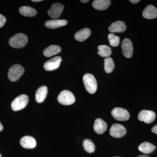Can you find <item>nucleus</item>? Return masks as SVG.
<instances>
[{"label": "nucleus", "instance_id": "6ab92c4d", "mask_svg": "<svg viewBox=\"0 0 157 157\" xmlns=\"http://www.w3.org/2000/svg\"><path fill=\"white\" fill-rule=\"evenodd\" d=\"M90 35V30L88 28H84L77 32L75 34L74 37L77 41L79 42H83L87 39Z\"/></svg>", "mask_w": 157, "mask_h": 157}, {"label": "nucleus", "instance_id": "7ed1b4c3", "mask_svg": "<svg viewBox=\"0 0 157 157\" xmlns=\"http://www.w3.org/2000/svg\"><path fill=\"white\" fill-rule=\"evenodd\" d=\"M28 96L25 94L21 95L14 99L11 104V107L14 111L21 110L28 104Z\"/></svg>", "mask_w": 157, "mask_h": 157}, {"label": "nucleus", "instance_id": "c85d7f7f", "mask_svg": "<svg viewBox=\"0 0 157 157\" xmlns=\"http://www.w3.org/2000/svg\"><path fill=\"white\" fill-rule=\"evenodd\" d=\"M130 2L133 4H137V3L139 2H140L139 0H130Z\"/></svg>", "mask_w": 157, "mask_h": 157}, {"label": "nucleus", "instance_id": "423d86ee", "mask_svg": "<svg viewBox=\"0 0 157 157\" xmlns=\"http://www.w3.org/2000/svg\"><path fill=\"white\" fill-rule=\"evenodd\" d=\"M111 115L115 119L119 121H126L130 118L128 111L121 107H116L111 111Z\"/></svg>", "mask_w": 157, "mask_h": 157}, {"label": "nucleus", "instance_id": "2f4dec72", "mask_svg": "<svg viewBox=\"0 0 157 157\" xmlns=\"http://www.w3.org/2000/svg\"><path fill=\"white\" fill-rule=\"evenodd\" d=\"M137 157H149L148 156L146 155H140L138 156Z\"/></svg>", "mask_w": 157, "mask_h": 157}, {"label": "nucleus", "instance_id": "9b49d317", "mask_svg": "<svg viewBox=\"0 0 157 157\" xmlns=\"http://www.w3.org/2000/svg\"><path fill=\"white\" fill-rule=\"evenodd\" d=\"M121 48L124 56L127 58H130L133 55V46L132 41L126 38L124 39L121 44Z\"/></svg>", "mask_w": 157, "mask_h": 157}, {"label": "nucleus", "instance_id": "f8f14e48", "mask_svg": "<svg viewBox=\"0 0 157 157\" xmlns=\"http://www.w3.org/2000/svg\"><path fill=\"white\" fill-rule=\"evenodd\" d=\"M20 143L22 147L27 149L33 148L36 145V142L35 138L30 136L22 137L20 140Z\"/></svg>", "mask_w": 157, "mask_h": 157}, {"label": "nucleus", "instance_id": "cd10ccee", "mask_svg": "<svg viewBox=\"0 0 157 157\" xmlns=\"http://www.w3.org/2000/svg\"><path fill=\"white\" fill-rule=\"evenodd\" d=\"M152 132L157 135V124L154 126L151 129Z\"/></svg>", "mask_w": 157, "mask_h": 157}, {"label": "nucleus", "instance_id": "6e6552de", "mask_svg": "<svg viewBox=\"0 0 157 157\" xmlns=\"http://www.w3.org/2000/svg\"><path fill=\"white\" fill-rule=\"evenodd\" d=\"M155 113L151 110H142L139 113L138 118L139 121H144L146 124H151L155 119Z\"/></svg>", "mask_w": 157, "mask_h": 157}, {"label": "nucleus", "instance_id": "473e14b6", "mask_svg": "<svg viewBox=\"0 0 157 157\" xmlns=\"http://www.w3.org/2000/svg\"><path fill=\"white\" fill-rule=\"evenodd\" d=\"M32 2H42V0H32Z\"/></svg>", "mask_w": 157, "mask_h": 157}, {"label": "nucleus", "instance_id": "f257e3e1", "mask_svg": "<svg viewBox=\"0 0 157 157\" xmlns=\"http://www.w3.org/2000/svg\"><path fill=\"white\" fill-rule=\"evenodd\" d=\"M28 42V37L23 33L16 34L9 39V44L11 47L16 48H22Z\"/></svg>", "mask_w": 157, "mask_h": 157}, {"label": "nucleus", "instance_id": "5701e85b", "mask_svg": "<svg viewBox=\"0 0 157 157\" xmlns=\"http://www.w3.org/2000/svg\"><path fill=\"white\" fill-rule=\"evenodd\" d=\"M98 54L100 56L103 57H109L111 54V48L106 45H99L98 47Z\"/></svg>", "mask_w": 157, "mask_h": 157}, {"label": "nucleus", "instance_id": "f704fd0d", "mask_svg": "<svg viewBox=\"0 0 157 157\" xmlns=\"http://www.w3.org/2000/svg\"></svg>", "mask_w": 157, "mask_h": 157}, {"label": "nucleus", "instance_id": "2eb2a0df", "mask_svg": "<svg viewBox=\"0 0 157 157\" xmlns=\"http://www.w3.org/2000/svg\"><path fill=\"white\" fill-rule=\"evenodd\" d=\"M126 26L122 21H117L113 23L109 26L108 30L111 33H120L124 32Z\"/></svg>", "mask_w": 157, "mask_h": 157}, {"label": "nucleus", "instance_id": "7c9ffc66", "mask_svg": "<svg viewBox=\"0 0 157 157\" xmlns=\"http://www.w3.org/2000/svg\"><path fill=\"white\" fill-rule=\"evenodd\" d=\"M80 2L82 3H86L89 2V0H81V1H80Z\"/></svg>", "mask_w": 157, "mask_h": 157}, {"label": "nucleus", "instance_id": "a878e982", "mask_svg": "<svg viewBox=\"0 0 157 157\" xmlns=\"http://www.w3.org/2000/svg\"><path fill=\"white\" fill-rule=\"evenodd\" d=\"M108 39L109 44L112 47H117L120 43V38L113 33H110L108 35Z\"/></svg>", "mask_w": 157, "mask_h": 157}, {"label": "nucleus", "instance_id": "4be33fe9", "mask_svg": "<svg viewBox=\"0 0 157 157\" xmlns=\"http://www.w3.org/2000/svg\"><path fill=\"white\" fill-rule=\"evenodd\" d=\"M155 148L154 145L146 141L141 143L138 147L139 150L144 154L151 153L155 150Z\"/></svg>", "mask_w": 157, "mask_h": 157}, {"label": "nucleus", "instance_id": "aec40b11", "mask_svg": "<svg viewBox=\"0 0 157 157\" xmlns=\"http://www.w3.org/2000/svg\"><path fill=\"white\" fill-rule=\"evenodd\" d=\"M61 48L60 46L56 45H52L45 48L43 51V54L46 57L56 55L61 52Z\"/></svg>", "mask_w": 157, "mask_h": 157}, {"label": "nucleus", "instance_id": "0eeeda50", "mask_svg": "<svg viewBox=\"0 0 157 157\" xmlns=\"http://www.w3.org/2000/svg\"><path fill=\"white\" fill-rule=\"evenodd\" d=\"M127 133L126 128L119 124H113L109 130V134L112 137L115 138H120L124 136Z\"/></svg>", "mask_w": 157, "mask_h": 157}, {"label": "nucleus", "instance_id": "1a4fd4ad", "mask_svg": "<svg viewBox=\"0 0 157 157\" xmlns=\"http://www.w3.org/2000/svg\"><path fill=\"white\" fill-rule=\"evenodd\" d=\"M62 60V58L60 56H56L51 59L44 63V69L48 71L56 70L59 67Z\"/></svg>", "mask_w": 157, "mask_h": 157}, {"label": "nucleus", "instance_id": "f03ea898", "mask_svg": "<svg viewBox=\"0 0 157 157\" xmlns=\"http://www.w3.org/2000/svg\"><path fill=\"white\" fill-rule=\"evenodd\" d=\"M83 81L85 87L88 92L94 94L97 91L98 85L94 76L92 74L86 73L83 76Z\"/></svg>", "mask_w": 157, "mask_h": 157}, {"label": "nucleus", "instance_id": "c756f323", "mask_svg": "<svg viewBox=\"0 0 157 157\" xmlns=\"http://www.w3.org/2000/svg\"><path fill=\"white\" fill-rule=\"evenodd\" d=\"M3 129V126L2 124V123H1V122H0V132H2V131Z\"/></svg>", "mask_w": 157, "mask_h": 157}, {"label": "nucleus", "instance_id": "f3484780", "mask_svg": "<svg viewBox=\"0 0 157 157\" xmlns=\"http://www.w3.org/2000/svg\"><path fill=\"white\" fill-rule=\"evenodd\" d=\"M48 94V88L45 86H41L38 89L36 93V101L37 103H41L45 100Z\"/></svg>", "mask_w": 157, "mask_h": 157}, {"label": "nucleus", "instance_id": "393cba45", "mask_svg": "<svg viewBox=\"0 0 157 157\" xmlns=\"http://www.w3.org/2000/svg\"><path fill=\"white\" fill-rule=\"evenodd\" d=\"M83 147L86 151L87 152H94L95 149V146L91 140L89 139H85L83 141Z\"/></svg>", "mask_w": 157, "mask_h": 157}, {"label": "nucleus", "instance_id": "4468645a", "mask_svg": "<svg viewBox=\"0 0 157 157\" xmlns=\"http://www.w3.org/2000/svg\"><path fill=\"white\" fill-rule=\"evenodd\" d=\"M67 21L66 20L54 19L46 21L45 23V25L47 28L54 29L67 25Z\"/></svg>", "mask_w": 157, "mask_h": 157}, {"label": "nucleus", "instance_id": "39448f33", "mask_svg": "<svg viewBox=\"0 0 157 157\" xmlns=\"http://www.w3.org/2000/svg\"><path fill=\"white\" fill-rule=\"evenodd\" d=\"M24 73V69L23 67L19 64H15L9 69L8 77L10 81H16L21 77Z\"/></svg>", "mask_w": 157, "mask_h": 157}, {"label": "nucleus", "instance_id": "dca6fc26", "mask_svg": "<svg viewBox=\"0 0 157 157\" xmlns=\"http://www.w3.org/2000/svg\"><path fill=\"white\" fill-rule=\"evenodd\" d=\"M142 14L143 17L147 19H152L156 18L157 9L152 5H149L144 9Z\"/></svg>", "mask_w": 157, "mask_h": 157}, {"label": "nucleus", "instance_id": "b1692460", "mask_svg": "<svg viewBox=\"0 0 157 157\" xmlns=\"http://www.w3.org/2000/svg\"><path fill=\"white\" fill-rule=\"evenodd\" d=\"M115 67L114 62L110 57L106 58L104 59V70L107 73H111Z\"/></svg>", "mask_w": 157, "mask_h": 157}, {"label": "nucleus", "instance_id": "72a5a7b5", "mask_svg": "<svg viewBox=\"0 0 157 157\" xmlns=\"http://www.w3.org/2000/svg\"><path fill=\"white\" fill-rule=\"evenodd\" d=\"M0 157H2V155H1V154H0Z\"/></svg>", "mask_w": 157, "mask_h": 157}, {"label": "nucleus", "instance_id": "bb28decb", "mask_svg": "<svg viewBox=\"0 0 157 157\" xmlns=\"http://www.w3.org/2000/svg\"><path fill=\"white\" fill-rule=\"evenodd\" d=\"M6 22V18L5 16L0 14V28L5 25Z\"/></svg>", "mask_w": 157, "mask_h": 157}, {"label": "nucleus", "instance_id": "ddd939ff", "mask_svg": "<svg viewBox=\"0 0 157 157\" xmlns=\"http://www.w3.org/2000/svg\"><path fill=\"white\" fill-rule=\"evenodd\" d=\"M107 124L102 119L98 118L95 121L94 129L97 134H103L107 130Z\"/></svg>", "mask_w": 157, "mask_h": 157}, {"label": "nucleus", "instance_id": "9d476101", "mask_svg": "<svg viewBox=\"0 0 157 157\" xmlns=\"http://www.w3.org/2000/svg\"><path fill=\"white\" fill-rule=\"evenodd\" d=\"M64 9V6L60 3H55L51 7L48 11V14L49 17L53 19L58 18Z\"/></svg>", "mask_w": 157, "mask_h": 157}, {"label": "nucleus", "instance_id": "20e7f679", "mask_svg": "<svg viewBox=\"0 0 157 157\" xmlns=\"http://www.w3.org/2000/svg\"><path fill=\"white\" fill-rule=\"evenodd\" d=\"M58 101L64 105H70L75 102V98L73 93L67 90H64L59 94Z\"/></svg>", "mask_w": 157, "mask_h": 157}, {"label": "nucleus", "instance_id": "412c9836", "mask_svg": "<svg viewBox=\"0 0 157 157\" xmlns=\"http://www.w3.org/2000/svg\"><path fill=\"white\" fill-rule=\"evenodd\" d=\"M19 12L21 15L26 17H34L37 14L36 10L29 6H23L19 9Z\"/></svg>", "mask_w": 157, "mask_h": 157}, {"label": "nucleus", "instance_id": "a211bd4d", "mask_svg": "<svg viewBox=\"0 0 157 157\" xmlns=\"http://www.w3.org/2000/svg\"><path fill=\"white\" fill-rule=\"evenodd\" d=\"M111 4L109 0H95L92 3L93 7L97 10L103 11L107 9Z\"/></svg>", "mask_w": 157, "mask_h": 157}]
</instances>
